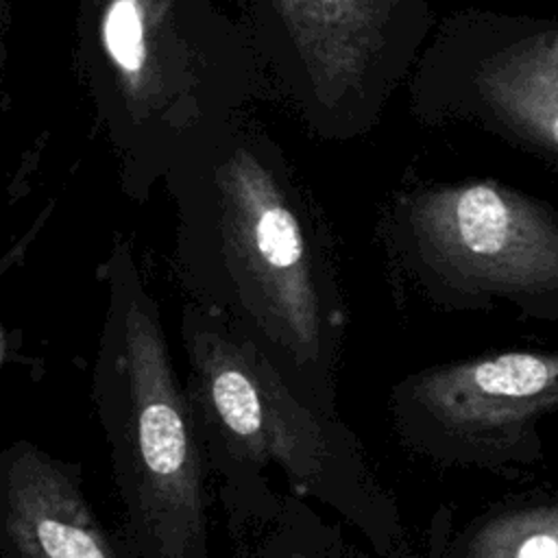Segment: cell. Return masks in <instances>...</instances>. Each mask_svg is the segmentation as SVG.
<instances>
[{
  "label": "cell",
  "instance_id": "1",
  "mask_svg": "<svg viewBox=\"0 0 558 558\" xmlns=\"http://www.w3.org/2000/svg\"><path fill=\"white\" fill-rule=\"evenodd\" d=\"M185 390L229 536L272 517L283 493L318 501L381 558L405 547L395 495L362 440L310 405L233 325L185 301L179 320Z\"/></svg>",
  "mask_w": 558,
  "mask_h": 558
},
{
  "label": "cell",
  "instance_id": "2",
  "mask_svg": "<svg viewBox=\"0 0 558 558\" xmlns=\"http://www.w3.org/2000/svg\"><path fill=\"white\" fill-rule=\"evenodd\" d=\"M92 401L133 558H211L214 480L161 307L129 251L100 266Z\"/></svg>",
  "mask_w": 558,
  "mask_h": 558
},
{
  "label": "cell",
  "instance_id": "3",
  "mask_svg": "<svg viewBox=\"0 0 558 558\" xmlns=\"http://www.w3.org/2000/svg\"><path fill=\"white\" fill-rule=\"evenodd\" d=\"M399 257L438 307L525 303L558 290V220L497 183L447 187L412 203Z\"/></svg>",
  "mask_w": 558,
  "mask_h": 558
},
{
  "label": "cell",
  "instance_id": "4",
  "mask_svg": "<svg viewBox=\"0 0 558 558\" xmlns=\"http://www.w3.org/2000/svg\"><path fill=\"white\" fill-rule=\"evenodd\" d=\"M405 449L438 464H501L558 410V351H501L418 368L390 388Z\"/></svg>",
  "mask_w": 558,
  "mask_h": 558
},
{
  "label": "cell",
  "instance_id": "5",
  "mask_svg": "<svg viewBox=\"0 0 558 558\" xmlns=\"http://www.w3.org/2000/svg\"><path fill=\"white\" fill-rule=\"evenodd\" d=\"M2 558H133L96 514L81 469L17 438L0 453Z\"/></svg>",
  "mask_w": 558,
  "mask_h": 558
},
{
  "label": "cell",
  "instance_id": "6",
  "mask_svg": "<svg viewBox=\"0 0 558 558\" xmlns=\"http://www.w3.org/2000/svg\"><path fill=\"white\" fill-rule=\"evenodd\" d=\"M490 92L519 129L558 153V59L547 37L499 63L490 76Z\"/></svg>",
  "mask_w": 558,
  "mask_h": 558
},
{
  "label": "cell",
  "instance_id": "7",
  "mask_svg": "<svg viewBox=\"0 0 558 558\" xmlns=\"http://www.w3.org/2000/svg\"><path fill=\"white\" fill-rule=\"evenodd\" d=\"M440 558H558V506H530L471 523L447 549L434 532Z\"/></svg>",
  "mask_w": 558,
  "mask_h": 558
},
{
  "label": "cell",
  "instance_id": "8",
  "mask_svg": "<svg viewBox=\"0 0 558 558\" xmlns=\"http://www.w3.org/2000/svg\"><path fill=\"white\" fill-rule=\"evenodd\" d=\"M231 541L235 558H349L338 527L290 490L272 517Z\"/></svg>",
  "mask_w": 558,
  "mask_h": 558
},
{
  "label": "cell",
  "instance_id": "9",
  "mask_svg": "<svg viewBox=\"0 0 558 558\" xmlns=\"http://www.w3.org/2000/svg\"><path fill=\"white\" fill-rule=\"evenodd\" d=\"M102 39L109 57L126 72H137L144 63V22L135 0H113L105 15Z\"/></svg>",
  "mask_w": 558,
  "mask_h": 558
},
{
  "label": "cell",
  "instance_id": "10",
  "mask_svg": "<svg viewBox=\"0 0 558 558\" xmlns=\"http://www.w3.org/2000/svg\"><path fill=\"white\" fill-rule=\"evenodd\" d=\"M434 541H436V538H434ZM386 558H440V551H438V545H436V543H434V547H432L429 554L412 551V549L405 545V547H401L399 551H395V554H390V556H386Z\"/></svg>",
  "mask_w": 558,
  "mask_h": 558
},
{
  "label": "cell",
  "instance_id": "11",
  "mask_svg": "<svg viewBox=\"0 0 558 558\" xmlns=\"http://www.w3.org/2000/svg\"><path fill=\"white\" fill-rule=\"evenodd\" d=\"M547 44H549V50H551V52L556 54V59H558V31L547 37Z\"/></svg>",
  "mask_w": 558,
  "mask_h": 558
}]
</instances>
